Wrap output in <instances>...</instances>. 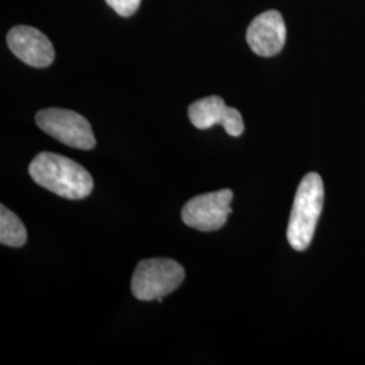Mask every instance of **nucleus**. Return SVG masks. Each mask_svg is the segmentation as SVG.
<instances>
[{
	"label": "nucleus",
	"instance_id": "nucleus-1",
	"mask_svg": "<svg viewBox=\"0 0 365 365\" xmlns=\"http://www.w3.org/2000/svg\"><path fill=\"white\" fill-rule=\"evenodd\" d=\"M29 173L45 190L71 200L84 199L93 190L88 170L68 157L51 152L34 157L29 165Z\"/></svg>",
	"mask_w": 365,
	"mask_h": 365
},
{
	"label": "nucleus",
	"instance_id": "nucleus-2",
	"mask_svg": "<svg viewBox=\"0 0 365 365\" xmlns=\"http://www.w3.org/2000/svg\"><path fill=\"white\" fill-rule=\"evenodd\" d=\"M324 182L318 173H307L297 190L289 215L287 240L295 250L302 252L312 244L315 227L324 207Z\"/></svg>",
	"mask_w": 365,
	"mask_h": 365
},
{
	"label": "nucleus",
	"instance_id": "nucleus-3",
	"mask_svg": "<svg viewBox=\"0 0 365 365\" xmlns=\"http://www.w3.org/2000/svg\"><path fill=\"white\" fill-rule=\"evenodd\" d=\"M185 271L178 261L148 259L135 268L131 279L133 295L138 300L158 299L180 287Z\"/></svg>",
	"mask_w": 365,
	"mask_h": 365
},
{
	"label": "nucleus",
	"instance_id": "nucleus-4",
	"mask_svg": "<svg viewBox=\"0 0 365 365\" xmlns=\"http://www.w3.org/2000/svg\"><path fill=\"white\" fill-rule=\"evenodd\" d=\"M36 122L41 130L71 148L91 150L96 145L90 122L72 110L43 108L37 113Z\"/></svg>",
	"mask_w": 365,
	"mask_h": 365
},
{
	"label": "nucleus",
	"instance_id": "nucleus-5",
	"mask_svg": "<svg viewBox=\"0 0 365 365\" xmlns=\"http://www.w3.org/2000/svg\"><path fill=\"white\" fill-rule=\"evenodd\" d=\"M233 197L235 194L229 188L195 196L184 205L182 222L200 232L220 230L232 214Z\"/></svg>",
	"mask_w": 365,
	"mask_h": 365
},
{
	"label": "nucleus",
	"instance_id": "nucleus-6",
	"mask_svg": "<svg viewBox=\"0 0 365 365\" xmlns=\"http://www.w3.org/2000/svg\"><path fill=\"white\" fill-rule=\"evenodd\" d=\"M188 117L191 123L200 130L222 125L232 137H240L245 130L244 119L240 111L233 107H227L225 101L215 95L194 102L188 107Z\"/></svg>",
	"mask_w": 365,
	"mask_h": 365
},
{
	"label": "nucleus",
	"instance_id": "nucleus-7",
	"mask_svg": "<svg viewBox=\"0 0 365 365\" xmlns=\"http://www.w3.org/2000/svg\"><path fill=\"white\" fill-rule=\"evenodd\" d=\"M287 38V27L282 14L269 10L256 16L247 30L249 48L260 57H274L282 52Z\"/></svg>",
	"mask_w": 365,
	"mask_h": 365
},
{
	"label": "nucleus",
	"instance_id": "nucleus-8",
	"mask_svg": "<svg viewBox=\"0 0 365 365\" xmlns=\"http://www.w3.org/2000/svg\"><path fill=\"white\" fill-rule=\"evenodd\" d=\"M7 45L10 51L27 66L46 68L54 61L52 42L34 27H13L7 34Z\"/></svg>",
	"mask_w": 365,
	"mask_h": 365
},
{
	"label": "nucleus",
	"instance_id": "nucleus-9",
	"mask_svg": "<svg viewBox=\"0 0 365 365\" xmlns=\"http://www.w3.org/2000/svg\"><path fill=\"white\" fill-rule=\"evenodd\" d=\"M27 230L22 221L6 206H0V242L6 247L21 248L26 244Z\"/></svg>",
	"mask_w": 365,
	"mask_h": 365
},
{
	"label": "nucleus",
	"instance_id": "nucleus-10",
	"mask_svg": "<svg viewBox=\"0 0 365 365\" xmlns=\"http://www.w3.org/2000/svg\"><path fill=\"white\" fill-rule=\"evenodd\" d=\"M107 4L120 16H131L141 4V0H106Z\"/></svg>",
	"mask_w": 365,
	"mask_h": 365
}]
</instances>
